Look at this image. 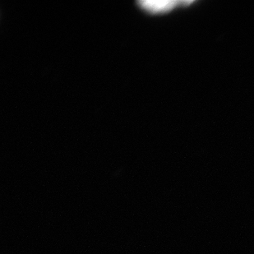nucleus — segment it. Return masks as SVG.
I'll return each mask as SVG.
<instances>
[{
	"label": "nucleus",
	"instance_id": "f257e3e1",
	"mask_svg": "<svg viewBox=\"0 0 254 254\" xmlns=\"http://www.w3.org/2000/svg\"><path fill=\"white\" fill-rule=\"evenodd\" d=\"M142 8L152 12V13H160V12H169L180 3L178 1H141L138 2Z\"/></svg>",
	"mask_w": 254,
	"mask_h": 254
}]
</instances>
